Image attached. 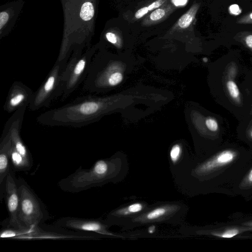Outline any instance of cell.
<instances>
[{"label": "cell", "mask_w": 252, "mask_h": 252, "mask_svg": "<svg viewBox=\"0 0 252 252\" xmlns=\"http://www.w3.org/2000/svg\"><path fill=\"white\" fill-rule=\"evenodd\" d=\"M101 235L94 233L84 232H56L42 230L39 226L30 230H21L4 227L0 232L1 238L20 240H99Z\"/></svg>", "instance_id": "cell-6"}, {"label": "cell", "mask_w": 252, "mask_h": 252, "mask_svg": "<svg viewBox=\"0 0 252 252\" xmlns=\"http://www.w3.org/2000/svg\"><path fill=\"white\" fill-rule=\"evenodd\" d=\"M206 125L207 128L211 131H217L219 129V125L217 121L213 118H208L206 120Z\"/></svg>", "instance_id": "cell-24"}, {"label": "cell", "mask_w": 252, "mask_h": 252, "mask_svg": "<svg viewBox=\"0 0 252 252\" xmlns=\"http://www.w3.org/2000/svg\"><path fill=\"white\" fill-rule=\"evenodd\" d=\"M181 154V148L178 145H174L171 149L170 153V157L171 161L175 163L179 159Z\"/></svg>", "instance_id": "cell-22"}, {"label": "cell", "mask_w": 252, "mask_h": 252, "mask_svg": "<svg viewBox=\"0 0 252 252\" xmlns=\"http://www.w3.org/2000/svg\"><path fill=\"white\" fill-rule=\"evenodd\" d=\"M229 12L233 15H238L241 13V9L237 4H232L229 7Z\"/></svg>", "instance_id": "cell-27"}, {"label": "cell", "mask_w": 252, "mask_h": 252, "mask_svg": "<svg viewBox=\"0 0 252 252\" xmlns=\"http://www.w3.org/2000/svg\"><path fill=\"white\" fill-rule=\"evenodd\" d=\"M4 195L9 215L7 226L24 230L19 220L20 199L18 183L11 166L5 180Z\"/></svg>", "instance_id": "cell-9"}, {"label": "cell", "mask_w": 252, "mask_h": 252, "mask_svg": "<svg viewBox=\"0 0 252 252\" xmlns=\"http://www.w3.org/2000/svg\"><path fill=\"white\" fill-rule=\"evenodd\" d=\"M28 106L22 107L13 113L5 123L12 141L10 158L14 171H28L32 165V156L20 135L24 115Z\"/></svg>", "instance_id": "cell-4"}, {"label": "cell", "mask_w": 252, "mask_h": 252, "mask_svg": "<svg viewBox=\"0 0 252 252\" xmlns=\"http://www.w3.org/2000/svg\"><path fill=\"white\" fill-rule=\"evenodd\" d=\"M168 0H151L148 3L142 5L138 8H136L132 12L130 20L133 22L143 20L149 13L159 7Z\"/></svg>", "instance_id": "cell-17"}, {"label": "cell", "mask_w": 252, "mask_h": 252, "mask_svg": "<svg viewBox=\"0 0 252 252\" xmlns=\"http://www.w3.org/2000/svg\"><path fill=\"white\" fill-rule=\"evenodd\" d=\"M54 225L58 227L79 232L94 233L101 236H117L108 230L110 226L100 219H84L65 217L57 220Z\"/></svg>", "instance_id": "cell-8"}, {"label": "cell", "mask_w": 252, "mask_h": 252, "mask_svg": "<svg viewBox=\"0 0 252 252\" xmlns=\"http://www.w3.org/2000/svg\"><path fill=\"white\" fill-rule=\"evenodd\" d=\"M122 75L120 72H114L109 79L108 86H114L121 82Z\"/></svg>", "instance_id": "cell-23"}, {"label": "cell", "mask_w": 252, "mask_h": 252, "mask_svg": "<svg viewBox=\"0 0 252 252\" xmlns=\"http://www.w3.org/2000/svg\"><path fill=\"white\" fill-rule=\"evenodd\" d=\"M236 156L234 151L226 150L218 154L214 158L201 165L196 170L198 173H204L215 168L226 165L233 161Z\"/></svg>", "instance_id": "cell-13"}, {"label": "cell", "mask_w": 252, "mask_h": 252, "mask_svg": "<svg viewBox=\"0 0 252 252\" xmlns=\"http://www.w3.org/2000/svg\"><path fill=\"white\" fill-rule=\"evenodd\" d=\"M171 1L175 6L177 7L186 4L188 0H171Z\"/></svg>", "instance_id": "cell-28"}, {"label": "cell", "mask_w": 252, "mask_h": 252, "mask_svg": "<svg viewBox=\"0 0 252 252\" xmlns=\"http://www.w3.org/2000/svg\"><path fill=\"white\" fill-rule=\"evenodd\" d=\"M248 179L249 182L252 183V169L251 170L249 173Z\"/></svg>", "instance_id": "cell-30"}, {"label": "cell", "mask_w": 252, "mask_h": 252, "mask_svg": "<svg viewBox=\"0 0 252 252\" xmlns=\"http://www.w3.org/2000/svg\"><path fill=\"white\" fill-rule=\"evenodd\" d=\"M237 40L252 51V32H243L236 35Z\"/></svg>", "instance_id": "cell-20"}, {"label": "cell", "mask_w": 252, "mask_h": 252, "mask_svg": "<svg viewBox=\"0 0 252 252\" xmlns=\"http://www.w3.org/2000/svg\"><path fill=\"white\" fill-rule=\"evenodd\" d=\"M145 208V205L142 203H133L110 212L105 220L110 225L116 224L120 221L122 218L133 217L142 213Z\"/></svg>", "instance_id": "cell-14"}, {"label": "cell", "mask_w": 252, "mask_h": 252, "mask_svg": "<svg viewBox=\"0 0 252 252\" xmlns=\"http://www.w3.org/2000/svg\"><path fill=\"white\" fill-rule=\"evenodd\" d=\"M175 205H162L148 211L136 218L141 222H153L162 220L177 209Z\"/></svg>", "instance_id": "cell-15"}, {"label": "cell", "mask_w": 252, "mask_h": 252, "mask_svg": "<svg viewBox=\"0 0 252 252\" xmlns=\"http://www.w3.org/2000/svg\"><path fill=\"white\" fill-rule=\"evenodd\" d=\"M34 92L21 81H15L11 86L3 105L7 113H13L19 108L30 105Z\"/></svg>", "instance_id": "cell-10"}, {"label": "cell", "mask_w": 252, "mask_h": 252, "mask_svg": "<svg viewBox=\"0 0 252 252\" xmlns=\"http://www.w3.org/2000/svg\"><path fill=\"white\" fill-rule=\"evenodd\" d=\"M240 231L238 229L233 228L225 230L222 233H216L213 234L216 236L221 238H231L238 235Z\"/></svg>", "instance_id": "cell-21"}, {"label": "cell", "mask_w": 252, "mask_h": 252, "mask_svg": "<svg viewBox=\"0 0 252 252\" xmlns=\"http://www.w3.org/2000/svg\"><path fill=\"white\" fill-rule=\"evenodd\" d=\"M203 61H204V62H207V58H204L203 59Z\"/></svg>", "instance_id": "cell-31"}, {"label": "cell", "mask_w": 252, "mask_h": 252, "mask_svg": "<svg viewBox=\"0 0 252 252\" xmlns=\"http://www.w3.org/2000/svg\"><path fill=\"white\" fill-rule=\"evenodd\" d=\"M67 62H56L47 77L35 92L29 108L32 111L49 106L57 98L62 96L71 69Z\"/></svg>", "instance_id": "cell-3"}, {"label": "cell", "mask_w": 252, "mask_h": 252, "mask_svg": "<svg viewBox=\"0 0 252 252\" xmlns=\"http://www.w3.org/2000/svg\"><path fill=\"white\" fill-rule=\"evenodd\" d=\"M199 7V3L193 4L177 22L175 25V30H181L188 28L194 20Z\"/></svg>", "instance_id": "cell-18"}, {"label": "cell", "mask_w": 252, "mask_h": 252, "mask_svg": "<svg viewBox=\"0 0 252 252\" xmlns=\"http://www.w3.org/2000/svg\"><path fill=\"white\" fill-rule=\"evenodd\" d=\"M237 23L240 24H252V12L239 18Z\"/></svg>", "instance_id": "cell-26"}, {"label": "cell", "mask_w": 252, "mask_h": 252, "mask_svg": "<svg viewBox=\"0 0 252 252\" xmlns=\"http://www.w3.org/2000/svg\"><path fill=\"white\" fill-rule=\"evenodd\" d=\"M225 87L230 98L236 104H241V99L240 92L236 83L234 81L233 79H229L227 80L225 84Z\"/></svg>", "instance_id": "cell-19"}, {"label": "cell", "mask_w": 252, "mask_h": 252, "mask_svg": "<svg viewBox=\"0 0 252 252\" xmlns=\"http://www.w3.org/2000/svg\"><path fill=\"white\" fill-rule=\"evenodd\" d=\"M169 0L146 16L142 20V25L145 27L150 26L165 20L176 8L171 0Z\"/></svg>", "instance_id": "cell-16"}, {"label": "cell", "mask_w": 252, "mask_h": 252, "mask_svg": "<svg viewBox=\"0 0 252 252\" xmlns=\"http://www.w3.org/2000/svg\"><path fill=\"white\" fill-rule=\"evenodd\" d=\"M98 48L96 44L87 48L72 67L64 86L61 100L64 101L82 84L89 71L92 59Z\"/></svg>", "instance_id": "cell-7"}, {"label": "cell", "mask_w": 252, "mask_h": 252, "mask_svg": "<svg viewBox=\"0 0 252 252\" xmlns=\"http://www.w3.org/2000/svg\"><path fill=\"white\" fill-rule=\"evenodd\" d=\"M24 4V0H14L0 6V39L11 32Z\"/></svg>", "instance_id": "cell-11"}, {"label": "cell", "mask_w": 252, "mask_h": 252, "mask_svg": "<svg viewBox=\"0 0 252 252\" xmlns=\"http://www.w3.org/2000/svg\"><path fill=\"white\" fill-rule=\"evenodd\" d=\"M20 195L19 220L24 230L39 226L45 220L46 213L39 198L25 182H18Z\"/></svg>", "instance_id": "cell-5"}, {"label": "cell", "mask_w": 252, "mask_h": 252, "mask_svg": "<svg viewBox=\"0 0 252 252\" xmlns=\"http://www.w3.org/2000/svg\"><path fill=\"white\" fill-rule=\"evenodd\" d=\"M12 141L8 131L3 128L0 142V199L4 195V187L6 176L10 168V154Z\"/></svg>", "instance_id": "cell-12"}, {"label": "cell", "mask_w": 252, "mask_h": 252, "mask_svg": "<svg viewBox=\"0 0 252 252\" xmlns=\"http://www.w3.org/2000/svg\"><path fill=\"white\" fill-rule=\"evenodd\" d=\"M250 135H251V137L252 138V129L250 132Z\"/></svg>", "instance_id": "cell-32"}, {"label": "cell", "mask_w": 252, "mask_h": 252, "mask_svg": "<svg viewBox=\"0 0 252 252\" xmlns=\"http://www.w3.org/2000/svg\"><path fill=\"white\" fill-rule=\"evenodd\" d=\"M227 69V76L229 79H233L236 76L237 67L234 63H231Z\"/></svg>", "instance_id": "cell-25"}, {"label": "cell", "mask_w": 252, "mask_h": 252, "mask_svg": "<svg viewBox=\"0 0 252 252\" xmlns=\"http://www.w3.org/2000/svg\"><path fill=\"white\" fill-rule=\"evenodd\" d=\"M117 169V159H99L89 169L80 167L73 173L60 180L58 186L65 192H80L114 181Z\"/></svg>", "instance_id": "cell-2"}, {"label": "cell", "mask_w": 252, "mask_h": 252, "mask_svg": "<svg viewBox=\"0 0 252 252\" xmlns=\"http://www.w3.org/2000/svg\"><path fill=\"white\" fill-rule=\"evenodd\" d=\"M63 30L56 62H67L73 51L90 47L94 35L98 0H61Z\"/></svg>", "instance_id": "cell-1"}, {"label": "cell", "mask_w": 252, "mask_h": 252, "mask_svg": "<svg viewBox=\"0 0 252 252\" xmlns=\"http://www.w3.org/2000/svg\"><path fill=\"white\" fill-rule=\"evenodd\" d=\"M156 230V227L155 225L150 226L148 229V231L149 233L152 234L155 232Z\"/></svg>", "instance_id": "cell-29"}]
</instances>
